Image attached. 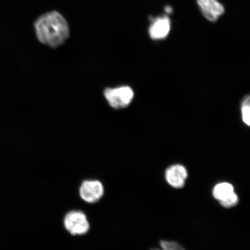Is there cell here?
Segmentation results:
<instances>
[{"label":"cell","mask_w":250,"mask_h":250,"mask_svg":"<svg viewBox=\"0 0 250 250\" xmlns=\"http://www.w3.org/2000/svg\"><path fill=\"white\" fill-rule=\"evenodd\" d=\"M242 116L243 123L247 126L250 125V96H246L242 103Z\"/></svg>","instance_id":"9"},{"label":"cell","mask_w":250,"mask_h":250,"mask_svg":"<svg viewBox=\"0 0 250 250\" xmlns=\"http://www.w3.org/2000/svg\"><path fill=\"white\" fill-rule=\"evenodd\" d=\"M104 94L109 104L115 109L127 107L134 98L133 90L127 86L106 89Z\"/></svg>","instance_id":"2"},{"label":"cell","mask_w":250,"mask_h":250,"mask_svg":"<svg viewBox=\"0 0 250 250\" xmlns=\"http://www.w3.org/2000/svg\"><path fill=\"white\" fill-rule=\"evenodd\" d=\"M171 22L169 18L166 16L156 18L149 27V36L155 40L165 39L169 34Z\"/></svg>","instance_id":"7"},{"label":"cell","mask_w":250,"mask_h":250,"mask_svg":"<svg viewBox=\"0 0 250 250\" xmlns=\"http://www.w3.org/2000/svg\"><path fill=\"white\" fill-rule=\"evenodd\" d=\"M171 8L169 7H167V8H166V11L167 12V13L170 14L171 12Z\"/></svg>","instance_id":"12"},{"label":"cell","mask_w":250,"mask_h":250,"mask_svg":"<svg viewBox=\"0 0 250 250\" xmlns=\"http://www.w3.org/2000/svg\"><path fill=\"white\" fill-rule=\"evenodd\" d=\"M165 177L170 186L174 188L180 189L185 185L188 177L187 170L181 165L171 166L166 171Z\"/></svg>","instance_id":"6"},{"label":"cell","mask_w":250,"mask_h":250,"mask_svg":"<svg viewBox=\"0 0 250 250\" xmlns=\"http://www.w3.org/2000/svg\"><path fill=\"white\" fill-rule=\"evenodd\" d=\"M158 250V249H153V250Z\"/></svg>","instance_id":"13"},{"label":"cell","mask_w":250,"mask_h":250,"mask_svg":"<svg viewBox=\"0 0 250 250\" xmlns=\"http://www.w3.org/2000/svg\"><path fill=\"white\" fill-rule=\"evenodd\" d=\"M161 246L163 250H186L182 246L176 242L161 241Z\"/></svg>","instance_id":"11"},{"label":"cell","mask_w":250,"mask_h":250,"mask_svg":"<svg viewBox=\"0 0 250 250\" xmlns=\"http://www.w3.org/2000/svg\"><path fill=\"white\" fill-rule=\"evenodd\" d=\"M234 192L232 184L228 183H222L217 184L214 188L212 195L215 199L219 201H223Z\"/></svg>","instance_id":"8"},{"label":"cell","mask_w":250,"mask_h":250,"mask_svg":"<svg viewBox=\"0 0 250 250\" xmlns=\"http://www.w3.org/2000/svg\"><path fill=\"white\" fill-rule=\"evenodd\" d=\"M65 229L72 235H83L88 232L89 223L86 215L80 211H71L65 215Z\"/></svg>","instance_id":"3"},{"label":"cell","mask_w":250,"mask_h":250,"mask_svg":"<svg viewBox=\"0 0 250 250\" xmlns=\"http://www.w3.org/2000/svg\"><path fill=\"white\" fill-rule=\"evenodd\" d=\"M239 202V198L236 193L233 192L228 198L220 201V204L225 208H231L235 206Z\"/></svg>","instance_id":"10"},{"label":"cell","mask_w":250,"mask_h":250,"mask_svg":"<svg viewBox=\"0 0 250 250\" xmlns=\"http://www.w3.org/2000/svg\"><path fill=\"white\" fill-rule=\"evenodd\" d=\"M104 194V187L101 181L85 180L81 184L80 195L84 201L89 203L98 202Z\"/></svg>","instance_id":"4"},{"label":"cell","mask_w":250,"mask_h":250,"mask_svg":"<svg viewBox=\"0 0 250 250\" xmlns=\"http://www.w3.org/2000/svg\"><path fill=\"white\" fill-rule=\"evenodd\" d=\"M197 2L203 16L212 22L224 14V6L218 0H197Z\"/></svg>","instance_id":"5"},{"label":"cell","mask_w":250,"mask_h":250,"mask_svg":"<svg viewBox=\"0 0 250 250\" xmlns=\"http://www.w3.org/2000/svg\"><path fill=\"white\" fill-rule=\"evenodd\" d=\"M37 39L43 44L57 48L69 38L68 22L61 14L51 11L41 15L34 22Z\"/></svg>","instance_id":"1"}]
</instances>
